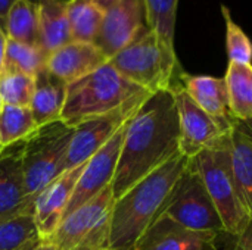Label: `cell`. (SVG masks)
I'll return each mask as SVG.
<instances>
[{
  "label": "cell",
  "instance_id": "1",
  "mask_svg": "<svg viewBox=\"0 0 252 250\" xmlns=\"http://www.w3.org/2000/svg\"><path fill=\"white\" fill-rule=\"evenodd\" d=\"M180 153L177 106L171 88L151 94L127 121L115 175L114 199Z\"/></svg>",
  "mask_w": 252,
  "mask_h": 250
},
{
  "label": "cell",
  "instance_id": "2",
  "mask_svg": "<svg viewBox=\"0 0 252 250\" xmlns=\"http://www.w3.org/2000/svg\"><path fill=\"white\" fill-rule=\"evenodd\" d=\"M189 161L179 153L115 199L111 212L109 250L136 249L140 237L162 214Z\"/></svg>",
  "mask_w": 252,
  "mask_h": 250
},
{
  "label": "cell",
  "instance_id": "3",
  "mask_svg": "<svg viewBox=\"0 0 252 250\" xmlns=\"http://www.w3.org/2000/svg\"><path fill=\"white\" fill-rule=\"evenodd\" d=\"M154 94L121 75L109 62L68 84L61 121L75 127L83 121L105 116L118 111H136Z\"/></svg>",
  "mask_w": 252,
  "mask_h": 250
},
{
  "label": "cell",
  "instance_id": "4",
  "mask_svg": "<svg viewBox=\"0 0 252 250\" xmlns=\"http://www.w3.org/2000/svg\"><path fill=\"white\" fill-rule=\"evenodd\" d=\"M190 165L199 174L221 218L224 233L230 237L239 236L252 217L233 172L230 137L192 158Z\"/></svg>",
  "mask_w": 252,
  "mask_h": 250
},
{
  "label": "cell",
  "instance_id": "5",
  "mask_svg": "<svg viewBox=\"0 0 252 250\" xmlns=\"http://www.w3.org/2000/svg\"><path fill=\"white\" fill-rule=\"evenodd\" d=\"M109 63L149 93L170 90L179 69L176 50H170L149 28L109 59Z\"/></svg>",
  "mask_w": 252,
  "mask_h": 250
},
{
  "label": "cell",
  "instance_id": "6",
  "mask_svg": "<svg viewBox=\"0 0 252 250\" xmlns=\"http://www.w3.org/2000/svg\"><path fill=\"white\" fill-rule=\"evenodd\" d=\"M74 127L62 121L38 127L22 141V171L30 200L65 171V159Z\"/></svg>",
  "mask_w": 252,
  "mask_h": 250
},
{
  "label": "cell",
  "instance_id": "7",
  "mask_svg": "<svg viewBox=\"0 0 252 250\" xmlns=\"http://www.w3.org/2000/svg\"><path fill=\"white\" fill-rule=\"evenodd\" d=\"M112 186L66 215L49 239L59 250H109Z\"/></svg>",
  "mask_w": 252,
  "mask_h": 250
},
{
  "label": "cell",
  "instance_id": "8",
  "mask_svg": "<svg viewBox=\"0 0 252 250\" xmlns=\"http://www.w3.org/2000/svg\"><path fill=\"white\" fill-rule=\"evenodd\" d=\"M161 215L193 231L224 233L221 218L190 161Z\"/></svg>",
  "mask_w": 252,
  "mask_h": 250
},
{
  "label": "cell",
  "instance_id": "9",
  "mask_svg": "<svg viewBox=\"0 0 252 250\" xmlns=\"http://www.w3.org/2000/svg\"><path fill=\"white\" fill-rule=\"evenodd\" d=\"M177 106L180 153L189 159L207 149H213L230 137L235 125H226L204 112L182 88L180 83L171 85Z\"/></svg>",
  "mask_w": 252,
  "mask_h": 250
},
{
  "label": "cell",
  "instance_id": "10",
  "mask_svg": "<svg viewBox=\"0 0 252 250\" xmlns=\"http://www.w3.org/2000/svg\"><path fill=\"white\" fill-rule=\"evenodd\" d=\"M146 28L145 0H121L105 12L94 44L109 60L133 43Z\"/></svg>",
  "mask_w": 252,
  "mask_h": 250
},
{
  "label": "cell",
  "instance_id": "11",
  "mask_svg": "<svg viewBox=\"0 0 252 250\" xmlns=\"http://www.w3.org/2000/svg\"><path fill=\"white\" fill-rule=\"evenodd\" d=\"M126 124L114 134V137L100 150H97L84 164L83 172L75 184V189L72 192L63 218L71 212H74L77 208L83 206L84 203L96 197L106 187L112 186V180L115 175V169L118 165L121 146L124 140Z\"/></svg>",
  "mask_w": 252,
  "mask_h": 250
},
{
  "label": "cell",
  "instance_id": "12",
  "mask_svg": "<svg viewBox=\"0 0 252 250\" xmlns=\"http://www.w3.org/2000/svg\"><path fill=\"white\" fill-rule=\"evenodd\" d=\"M136 112L137 109L118 111L105 116L83 121L81 124L75 125L65 159V171L86 164Z\"/></svg>",
  "mask_w": 252,
  "mask_h": 250
},
{
  "label": "cell",
  "instance_id": "13",
  "mask_svg": "<svg viewBox=\"0 0 252 250\" xmlns=\"http://www.w3.org/2000/svg\"><path fill=\"white\" fill-rule=\"evenodd\" d=\"M84 164L63 171L34 199L32 218L41 239H50L63 220Z\"/></svg>",
  "mask_w": 252,
  "mask_h": 250
},
{
  "label": "cell",
  "instance_id": "14",
  "mask_svg": "<svg viewBox=\"0 0 252 250\" xmlns=\"http://www.w3.org/2000/svg\"><path fill=\"white\" fill-rule=\"evenodd\" d=\"M217 233L189 230L159 215L140 237L134 250H219Z\"/></svg>",
  "mask_w": 252,
  "mask_h": 250
},
{
  "label": "cell",
  "instance_id": "15",
  "mask_svg": "<svg viewBox=\"0 0 252 250\" xmlns=\"http://www.w3.org/2000/svg\"><path fill=\"white\" fill-rule=\"evenodd\" d=\"M22 171V141L9 146L0 155V220L32 212Z\"/></svg>",
  "mask_w": 252,
  "mask_h": 250
},
{
  "label": "cell",
  "instance_id": "16",
  "mask_svg": "<svg viewBox=\"0 0 252 250\" xmlns=\"http://www.w3.org/2000/svg\"><path fill=\"white\" fill-rule=\"evenodd\" d=\"M108 62L94 43L71 41L47 56L46 69L63 83L72 84Z\"/></svg>",
  "mask_w": 252,
  "mask_h": 250
},
{
  "label": "cell",
  "instance_id": "17",
  "mask_svg": "<svg viewBox=\"0 0 252 250\" xmlns=\"http://www.w3.org/2000/svg\"><path fill=\"white\" fill-rule=\"evenodd\" d=\"M179 83L188 96L208 115L226 125H236L238 121L230 115L229 96L224 78L210 75H189L179 72Z\"/></svg>",
  "mask_w": 252,
  "mask_h": 250
},
{
  "label": "cell",
  "instance_id": "18",
  "mask_svg": "<svg viewBox=\"0 0 252 250\" xmlns=\"http://www.w3.org/2000/svg\"><path fill=\"white\" fill-rule=\"evenodd\" d=\"M68 84L43 69L35 77L34 94L30 109L38 127L61 121L66 100Z\"/></svg>",
  "mask_w": 252,
  "mask_h": 250
},
{
  "label": "cell",
  "instance_id": "19",
  "mask_svg": "<svg viewBox=\"0 0 252 250\" xmlns=\"http://www.w3.org/2000/svg\"><path fill=\"white\" fill-rule=\"evenodd\" d=\"M68 3L69 0L38 1V44L47 55L72 41Z\"/></svg>",
  "mask_w": 252,
  "mask_h": 250
},
{
  "label": "cell",
  "instance_id": "20",
  "mask_svg": "<svg viewBox=\"0 0 252 250\" xmlns=\"http://www.w3.org/2000/svg\"><path fill=\"white\" fill-rule=\"evenodd\" d=\"M230 115L238 122L252 118V65L229 62L224 75Z\"/></svg>",
  "mask_w": 252,
  "mask_h": 250
},
{
  "label": "cell",
  "instance_id": "21",
  "mask_svg": "<svg viewBox=\"0 0 252 250\" xmlns=\"http://www.w3.org/2000/svg\"><path fill=\"white\" fill-rule=\"evenodd\" d=\"M230 153L236 181L252 217V137L238 122L230 134Z\"/></svg>",
  "mask_w": 252,
  "mask_h": 250
},
{
  "label": "cell",
  "instance_id": "22",
  "mask_svg": "<svg viewBox=\"0 0 252 250\" xmlns=\"http://www.w3.org/2000/svg\"><path fill=\"white\" fill-rule=\"evenodd\" d=\"M4 32L9 40L25 44H38V3L16 0L7 13Z\"/></svg>",
  "mask_w": 252,
  "mask_h": 250
},
{
  "label": "cell",
  "instance_id": "23",
  "mask_svg": "<svg viewBox=\"0 0 252 250\" xmlns=\"http://www.w3.org/2000/svg\"><path fill=\"white\" fill-rule=\"evenodd\" d=\"M41 240L32 212L0 220V250H35Z\"/></svg>",
  "mask_w": 252,
  "mask_h": 250
},
{
  "label": "cell",
  "instance_id": "24",
  "mask_svg": "<svg viewBox=\"0 0 252 250\" xmlns=\"http://www.w3.org/2000/svg\"><path fill=\"white\" fill-rule=\"evenodd\" d=\"M105 10L90 0H69L68 19L72 41L94 43L103 22Z\"/></svg>",
  "mask_w": 252,
  "mask_h": 250
},
{
  "label": "cell",
  "instance_id": "25",
  "mask_svg": "<svg viewBox=\"0 0 252 250\" xmlns=\"http://www.w3.org/2000/svg\"><path fill=\"white\" fill-rule=\"evenodd\" d=\"M47 56L49 55L38 44H25L7 38L3 71L21 72L35 78L46 69Z\"/></svg>",
  "mask_w": 252,
  "mask_h": 250
},
{
  "label": "cell",
  "instance_id": "26",
  "mask_svg": "<svg viewBox=\"0 0 252 250\" xmlns=\"http://www.w3.org/2000/svg\"><path fill=\"white\" fill-rule=\"evenodd\" d=\"M38 130L30 108L4 105L0 112V144L13 146Z\"/></svg>",
  "mask_w": 252,
  "mask_h": 250
},
{
  "label": "cell",
  "instance_id": "27",
  "mask_svg": "<svg viewBox=\"0 0 252 250\" xmlns=\"http://www.w3.org/2000/svg\"><path fill=\"white\" fill-rule=\"evenodd\" d=\"M179 0H145L146 24L158 38L174 50V31Z\"/></svg>",
  "mask_w": 252,
  "mask_h": 250
},
{
  "label": "cell",
  "instance_id": "28",
  "mask_svg": "<svg viewBox=\"0 0 252 250\" xmlns=\"http://www.w3.org/2000/svg\"><path fill=\"white\" fill-rule=\"evenodd\" d=\"M34 77L9 71H3L0 74V96L4 105L30 108L34 94Z\"/></svg>",
  "mask_w": 252,
  "mask_h": 250
},
{
  "label": "cell",
  "instance_id": "29",
  "mask_svg": "<svg viewBox=\"0 0 252 250\" xmlns=\"http://www.w3.org/2000/svg\"><path fill=\"white\" fill-rule=\"evenodd\" d=\"M223 16L226 21V52L229 62L252 65V43L245 31L232 19L230 10L223 6Z\"/></svg>",
  "mask_w": 252,
  "mask_h": 250
},
{
  "label": "cell",
  "instance_id": "30",
  "mask_svg": "<svg viewBox=\"0 0 252 250\" xmlns=\"http://www.w3.org/2000/svg\"><path fill=\"white\" fill-rule=\"evenodd\" d=\"M233 250H252V220L248 227L235 237V249Z\"/></svg>",
  "mask_w": 252,
  "mask_h": 250
},
{
  "label": "cell",
  "instance_id": "31",
  "mask_svg": "<svg viewBox=\"0 0 252 250\" xmlns=\"http://www.w3.org/2000/svg\"><path fill=\"white\" fill-rule=\"evenodd\" d=\"M16 0H0V28L4 31V27H6V18H7V13L10 10V7L13 6Z\"/></svg>",
  "mask_w": 252,
  "mask_h": 250
},
{
  "label": "cell",
  "instance_id": "32",
  "mask_svg": "<svg viewBox=\"0 0 252 250\" xmlns=\"http://www.w3.org/2000/svg\"><path fill=\"white\" fill-rule=\"evenodd\" d=\"M6 44H7L6 32L0 28V74H1V71H3V62H4V53H6Z\"/></svg>",
  "mask_w": 252,
  "mask_h": 250
},
{
  "label": "cell",
  "instance_id": "33",
  "mask_svg": "<svg viewBox=\"0 0 252 250\" xmlns=\"http://www.w3.org/2000/svg\"><path fill=\"white\" fill-rule=\"evenodd\" d=\"M90 1H93V3H96L102 10H108V9H111L112 6H115L117 3H120L121 0H90Z\"/></svg>",
  "mask_w": 252,
  "mask_h": 250
},
{
  "label": "cell",
  "instance_id": "34",
  "mask_svg": "<svg viewBox=\"0 0 252 250\" xmlns=\"http://www.w3.org/2000/svg\"><path fill=\"white\" fill-rule=\"evenodd\" d=\"M35 250H59L49 239H43L40 243H38V246L35 248Z\"/></svg>",
  "mask_w": 252,
  "mask_h": 250
},
{
  "label": "cell",
  "instance_id": "35",
  "mask_svg": "<svg viewBox=\"0 0 252 250\" xmlns=\"http://www.w3.org/2000/svg\"><path fill=\"white\" fill-rule=\"evenodd\" d=\"M241 125L244 127V130L252 137V118L250 121H247V122H241Z\"/></svg>",
  "mask_w": 252,
  "mask_h": 250
},
{
  "label": "cell",
  "instance_id": "36",
  "mask_svg": "<svg viewBox=\"0 0 252 250\" xmlns=\"http://www.w3.org/2000/svg\"><path fill=\"white\" fill-rule=\"evenodd\" d=\"M3 106H4V103H3V99H1V96H0V112H1V109H3Z\"/></svg>",
  "mask_w": 252,
  "mask_h": 250
},
{
  "label": "cell",
  "instance_id": "37",
  "mask_svg": "<svg viewBox=\"0 0 252 250\" xmlns=\"http://www.w3.org/2000/svg\"><path fill=\"white\" fill-rule=\"evenodd\" d=\"M4 149H6V147H3V146H1V144H0V155H1V153H3V150H4Z\"/></svg>",
  "mask_w": 252,
  "mask_h": 250
},
{
  "label": "cell",
  "instance_id": "38",
  "mask_svg": "<svg viewBox=\"0 0 252 250\" xmlns=\"http://www.w3.org/2000/svg\"><path fill=\"white\" fill-rule=\"evenodd\" d=\"M31 1H34V3H38L40 0H31Z\"/></svg>",
  "mask_w": 252,
  "mask_h": 250
}]
</instances>
